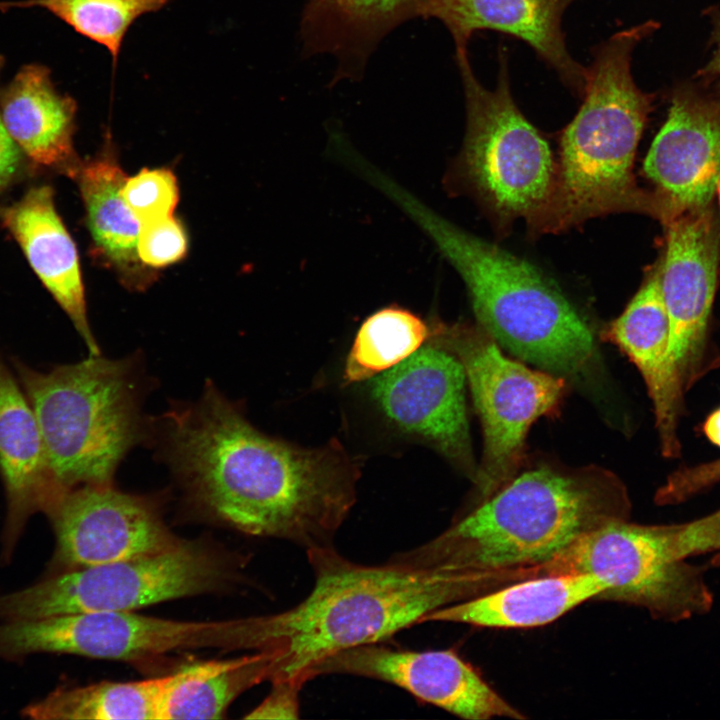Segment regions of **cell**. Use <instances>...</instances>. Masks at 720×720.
<instances>
[{
	"label": "cell",
	"instance_id": "cell-34",
	"mask_svg": "<svg viewBox=\"0 0 720 720\" xmlns=\"http://www.w3.org/2000/svg\"><path fill=\"white\" fill-rule=\"evenodd\" d=\"M703 432L711 443L720 448V407L708 415Z\"/></svg>",
	"mask_w": 720,
	"mask_h": 720
},
{
	"label": "cell",
	"instance_id": "cell-21",
	"mask_svg": "<svg viewBox=\"0 0 720 720\" xmlns=\"http://www.w3.org/2000/svg\"><path fill=\"white\" fill-rule=\"evenodd\" d=\"M425 0H307L300 21L305 56H331L332 82L361 79L381 41L401 24L424 17Z\"/></svg>",
	"mask_w": 720,
	"mask_h": 720
},
{
	"label": "cell",
	"instance_id": "cell-23",
	"mask_svg": "<svg viewBox=\"0 0 720 720\" xmlns=\"http://www.w3.org/2000/svg\"><path fill=\"white\" fill-rule=\"evenodd\" d=\"M0 114L33 167L71 175L80 162L73 148L76 103L54 88L46 68L23 67L0 99Z\"/></svg>",
	"mask_w": 720,
	"mask_h": 720
},
{
	"label": "cell",
	"instance_id": "cell-22",
	"mask_svg": "<svg viewBox=\"0 0 720 720\" xmlns=\"http://www.w3.org/2000/svg\"><path fill=\"white\" fill-rule=\"evenodd\" d=\"M611 588L589 573L541 574L510 582L480 595L446 605L422 618L487 628L547 625Z\"/></svg>",
	"mask_w": 720,
	"mask_h": 720
},
{
	"label": "cell",
	"instance_id": "cell-8",
	"mask_svg": "<svg viewBox=\"0 0 720 720\" xmlns=\"http://www.w3.org/2000/svg\"><path fill=\"white\" fill-rule=\"evenodd\" d=\"M455 58L466 129L451 177L469 187L500 218H524L543 230L555 195L557 165L547 141L514 101L504 49L493 89L476 77L468 51L455 53Z\"/></svg>",
	"mask_w": 720,
	"mask_h": 720
},
{
	"label": "cell",
	"instance_id": "cell-32",
	"mask_svg": "<svg viewBox=\"0 0 720 720\" xmlns=\"http://www.w3.org/2000/svg\"><path fill=\"white\" fill-rule=\"evenodd\" d=\"M1 66L0 58V70ZM26 160L6 130L0 114V193L21 176L26 167Z\"/></svg>",
	"mask_w": 720,
	"mask_h": 720
},
{
	"label": "cell",
	"instance_id": "cell-1",
	"mask_svg": "<svg viewBox=\"0 0 720 720\" xmlns=\"http://www.w3.org/2000/svg\"><path fill=\"white\" fill-rule=\"evenodd\" d=\"M162 453L190 498L253 536L334 546L360 468L338 440L304 448L255 428L212 383L164 415Z\"/></svg>",
	"mask_w": 720,
	"mask_h": 720
},
{
	"label": "cell",
	"instance_id": "cell-33",
	"mask_svg": "<svg viewBox=\"0 0 720 720\" xmlns=\"http://www.w3.org/2000/svg\"><path fill=\"white\" fill-rule=\"evenodd\" d=\"M712 44L714 50L710 61L697 74L706 88H713L720 96V12L712 17Z\"/></svg>",
	"mask_w": 720,
	"mask_h": 720
},
{
	"label": "cell",
	"instance_id": "cell-31",
	"mask_svg": "<svg viewBox=\"0 0 720 720\" xmlns=\"http://www.w3.org/2000/svg\"><path fill=\"white\" fill-rule=\"evenodd\" d=\"M272 689L264 700L251 710L246 719H297L300 714L299 694L304 683L296 679L272 681Z\"/></svg>",
	"mask_w": 720,
	"mask_h": 720
},
{
	"label": "cell",
	"instance_id": "cell-25",
	"mask_svg": "<svg viewBox=\"0 0 720 720\" xmlns=\"http://www.w3.org/2000/svg\"><path fill=\"white\" fill-rule=\"evenodd\" d=\"M273 652L192 664L172 674L161 720L217 719L240 694L271 679Z\"/></svg>",
	"mask_w": 720,
	"mask_h": 720
},
{
	"label": "cell",
	"instance_id": "cell-12",
	"mask_svg": "<svg viewBox=\"0 0 720 720\" xmlns=\"http://www.w3.org/2000/svg\"><path fill=\"white\" fill-rule=\"evenodd\" d=\"M661 287L670 345L684 391L720 365L709 322L720 259V226L710 207L670 217Z\"/></svg>",
	"mask_w": 720,
	"mask_h": 720
},
{
	"label": "cell",
	"instance_id": "cell-11",
	"mask_svg": "<svg viewBox=\"0 0 720 720\" xmlns=\"http://www.w3.org/2000/svg\"><path fill=\"white\" fill-rule=\"evenodd\" d=\"M255 643L254 616L194 622L104 611L0 624V658L5 659L47 652L131 661L180 649H254Z\"/></svg>",
	"mask_w": 720,
	"mask_h": 720
},
{
	"label": "cell",
	"instance_id": "cell-27",
	"mask_svg": "<svg viewBox=\"0 0 720 720\" xmlns=\"http://www.w3.org/2000/svg\"><path fill=\"white\" fill-rule=\"evenodd\" d=\"M431 325L399 305L369 315L356 332L347 355L343 381L356 383L398 365L425 344Z\"/></svg>",
	"mask_w": 720,
	"mask_h": 720
},
{
	"label": "cell",
	"instance_id": "cell-5",
	"mask_svg": "<svg viewBox=\"0 0 720 720\" xmlns=\"http://www.w3.org/2000/svg\"><path fill=\"white\" fill-rule=\"evenodd\" d=\"M658 27L656 21H646L614 33L593 50L582 105L561 136L556 190L544 231L616 212L663 221L659 198L639 188L633 175L636 148L655 97L636 85L632 54Z\"/></svg>",
	"mask_w": 720,
	"mask_h": 720
},
{
	"label": "cell",
	"instance_id": "cell-28",
	"mask_svg": "<svg viewBox=\"0 0 720 720\" xmlns=\"http://www.w3.org/2000/svg\"><path fill=\"white\" fill-rule=\"evenodd\" d=\"M172 0H26L0 3V9L40 7L76 32L107 49L115 68L124 37L142 15L156 12Z\"/></svg>",
	"mask_w": 720,
	"mask_h": 720
},
{
	"label": "cell",
	"instance_id": "cell-14",
	"mask_svg": "<svg viewBox=\"0 0 720 720\" xmlns=\"http://www.w3.org/2000/svg\"><path fill=\"white\" fill-rule=\"evenodd\" d=\"M466 374L450 351L429 341L371 380L373 400L399 430L476 475L466 412Z\"/></svg>",
	"mask_w": 720,
	"mask_h": 720
},
{
	"label": "cell",
	"instance_id": "cell-4",
	"mask_svg": "<svg viewBox=\"0 0 720 720\" xmlns=\"http://www.w3.org/2000/svg\"><path fill=\"white\" fill-rule=\"evenodd\" d=\"M374 185L461 276L480 328L497 344L549 373L574 375L590 364L595 344L589 327L534 265L451 223L385 173Z\"/></svg>",
	"mask_w": 720,
	"mask_h": 720
},
{
	"label": "cell",
	"instance_id": "cell-30",
	"mask_svg": "<svg viewBox=\"0 0 720 720\" xmlns=\"http://www.w3.org/2000/svg\"><path fill=\"white\" fill-rule=\"evenodd\" d=\"M187 248L184 227L173 215L140 224L138 254L145 266L162 268L176 263L184 258Z\"/></svg>",
	"mask_w": 720,
	"mask_h": 720
},
{
	"label": "cell",
	"instance_id": "cell-6",
	"mask_svg": "<svg viewBox=\"0 0 720 720\" xmlns=\"http://www.w3.org/2000/svg\"><path fill=\"white\" fill-rule=\"evenodd\" d=\"M11 364L63 488L111 485L121 460L147 437L136 360L89 355L49 371L16 357Z\"/></svg>",
	"mask_w": 720,
	"mask_h": 720
},
{
	"label": "cell",
	"instance_id": "cell-13",
	"mask_svg": "<svg viewBox=\"0 0 720 720\" xmlns=\"http://www.w3.org/2000/svg\"><path fill=\"white\" fill-rule=\"evenodd\" d=\"M46 515L56 539L49 575L157 554L181 541L148 498L113 484L67 490Z\"/></svg>",
	"mask_w": 720,
	"mask_h": 720
},
{
	"label": "cell",
	"instance_id": "cell-35",
	"mask_svg": "<svg viewBox=\"0 0 720 720\" xmlns=\"http://www.w3.org/2000/svg\"><path fill=\"white\" fill-rule=\"evenodd\" d=\"M717 190H718L719 201H720V177H719V181H718V185H717Z\"/></svg>",
	"mask_w": 720,
	"mask_h": 720
},
{
	"label": "cell",
	"instance_id": "cell-29",
	"mask_svg": "<svg viewBox=\"0 0 720 720\" xmlns=\"http://www.w3.org/2000/svg\"><path fill=\"white\" fill-rule=\"evenodd\" d=\"M122 197L141 223L173 215L179 199L177 179L165 168H143L127 178Z\"/></svg>",
	"mask_w": 720,
	"mask_h": 720
},
{
	"label": "cell",
	"instance_id": "cell-7",
	"mask_svg": "<svg viewBox=\"0 0 720 720\" xmlns=\"http://www.w3.org/2000/svg\"><path fill=\"white\" fill-rule=\"evenodd\" d=\"M720 551V508L693 521L643 525L628 520L592 530L538 566L540 574L589 573L611 583L596 600L645 609L655 618L680 622L710 612L714 595L708 566L691 556Z\"/></svg>",
	"mask_w": 720,
	"mask_h": 720
},
{
	"label": "cell",
	"instance_id": "cell-9",
	"mask_svg": "<svg viewBox=\"0 0 720 720\" xmlns=\"http://www.w3.org/2000/svg\"><path fill=\"white\" fill-rule=\"evenodd\" d=\"M223 555L180 541L166 551L48 575L0 596L5 621L65 614L134 611L152 604L222 589L233 579Z\"/></svg>",
	"mask_w": 720,
	"mask_h": 720
},
{
	"label": "cell",
	"instance_id": "cell-26",
	"mask_svg": "<svg viewBox=\"0 0 720 720\" xmlns=\"http://www.w3.org/2000/svg\"><path fill=\"white\" fill-rule=\"evenodd\" d=\"M172 674L132 682L103 681L62 687L23 710L38 720H161V709Z\"/></svg>",
	"mask_w": 720,
	"mask_h": 720
},
{
	"label": "cell",
	"instance_id": "cell-18",
	"mask_svg": "<svg viewBox=\"0 0 720 720\" xmlns=\"http://www.w3.org/2000/svg\"><path fill=\"white\" fill-rule=\"evenodd\" d=\"M574 0H425L424 18L440 21L455 52H467L479 30H494L524 41L572 91L582 96L586 67L569 53L562 29Z\"/></svg>",
	"mask_w": 720,
	"mask_h": 720
},
{
	"label": "cell",
	"instance_id": "cell-20",
	"mask_svg": "<svg viewBox=\"0 0 720 720\" xmlns=\"http://www.w3.org/2000/svg\"><path fill=\"white\" fill-rule=\"evenodd\" d=\"M0 222L72 321L89 355H101L87 317L77 249L56 210L52 187L33 186L20 199L1 206Z\"/></svg>",
	"mask_w": 720,
	"mask_h": 720
},
{
	"label": "cell",
	"instance_id": "cell-3",
	"mask_svg": "<svg viewBox=\"0 0 720 720\" xmlns=\"http://www.w3.org/2000/svg\"><path fill=\"white\" fill-rule=\"evenodd\" d=\"M630 513L627 490L612 473L540 467L509 481L430 541L389 561L461 572L537 567L582 535L628 520Z\"/></svg>",
	"mask_w": 720,
	"mask_h": 720
},
{
	"label": "cell",
	"instance_id": "cell-24",
	"mask_svg": "<svg viewBox=\"0 0 720 720\" xmlns=\"http://www.w3.org/2000/svg\"><path fill=\"white\" fill-rule=\"evenodd\" d=\"M70 177L79 187L95 252L128 288H146L153 278L138 254L140 222L122 197L126 174L103 154L80 161Z\"/></svg>",
	"mask_w": 720,
	"mask_h": 720
},
{
	"label": "cell",
	"instance_id": "cell-2",
	"mask_svg": "<svg viewBox=\"0 0 720 720\" xmlns=\"http://www.w3.org/2000/svg\"><path fill=\"white\" fill-rule=\"evenodd\" d=\"M314 576L295 606L261 616L260 650L273 653L270 682L309 681L308 671L344 649L385 639L436 609L492 589L488 572L413 568L387 561L364 565L334 546L306 550Z\"/></svg>",
	"mask_w": 720,
	"mask_h": 720
},
{
	"label": "cell",
	"instance_id": "cell-15",
	"mask_svg": "<svg viewBox=\"0 0 720 720\" xmlns=\"http://www.w3.org/2000/svg\"><path fill=\"white\" fill-rule=\"evenodd\" d=\"M330 674L393 684L463 719L526 718L454 649L413 651L380 643L360 645L324 658L308 671V679Z\"/></svg>",
	"mask_w": 720,
	"mask_h": 720
},
{
	"label": "cell",
	"instance_id": "cell-16",
	"mask_svg": "<svg viewBox=\"0 0 720 720\" xmlns=\"http://www.w3.org/2000/svg\"><path fill=\"white\" fill-rule=\"evenodd\" d=\"M643 170L656 185L663 224L676 214L708 207L720 177V96L692 84L677 87Z\"/></svg>",
	"mask_w": 720,
	"mask_h": 720
},
{
	"label": "cell",
	"instance_id": "cell-17",
	"mask_svg": "<svg viewBox=\"0 0 720 720\" xmlns=\"http://www.w3.org/2000/svg\"><path fill=\"white\" fill-rule=\"evenodd\" d=\"M0 477L7 503L2 550L7 559L29 518L47 514L67 490L51 467L34 410L1 353Z\"/></svg>",
	"mask_w": 720,
	"mask_h": 720
},
{
	"label": "cell",
	"instance_id": "cell-10",
	"mask_svg": "<svg viewBox=\"0 0 720 720\" xmlns=\"http://www.w3.org/2000/svg\"><path fill=\"white\" fill-rule=\"evenodd\" d=\"M430 325L428 341L462 363L480 416L484 451L473 480L479 504L513 479L530 426L557 405L564 381L506 357L480 327Z\"/></svg>",
	"mask_w": 720,
	"mask_h": 720
},
{
	"label": "cell",
	"instance_id": "cell-19",
	"mask_svg": "<svg viewBox=\"0 0 720 720\" xmlns=\"http://www.w3.org/2000/svg\"><path fill=\"white\" fill-rule=\"evenodd\" d=\"M606 336L630 358L644 379L653 404L662 455L678 457L681 453L678 424L685 391L671 351L661 267L610 324Z\"/></svg>",
	"mask_w": 720,
	"mask_h": 720
}]
</instances>
